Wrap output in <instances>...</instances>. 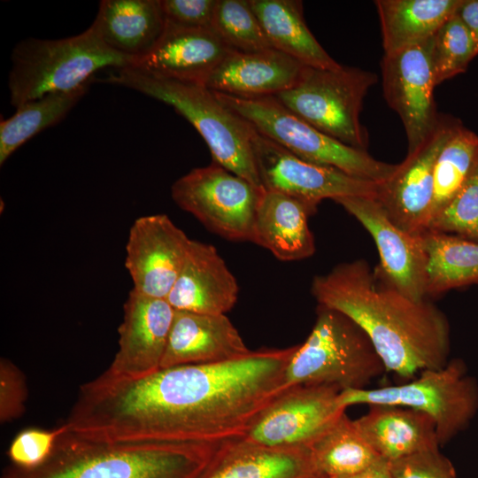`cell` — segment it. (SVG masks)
<instances>
[{
    "instance_id": "cell-32",
    "label": "cell",
    "mask_w": 478,
    "mask_h": 478,
    "mask_svg": "<svg viewBox=\"0 0 478 478\" xmlns=\"http://www.w3.org/2000/svg\"><path fill=\"white\" fill-rule=\"evenodd\" d=\"M212 29L235 51L273 49L249 0H218Z\"/></svg>"
},
{
    "instance_id": "cell-4",
    "label": "cell",
    "mask_w": 478,
    "mask_h": 478,
    "mask_svg": "<svg viewBox=\"0 0 478 478\" xmlns=\"http://www.w3.org/2000/svg\"><path fill=\"white\" fill-rule=\"evenodd\" d=\"M105 81L172 106L203 137L212 162L263 188L253 152L255 128L223 105L207 87L156 77L132 66L118 70Z\"/></svg>"
},
{
    "instance_id": "cell-6",
    "label": "cell",
    "mask_w": 478,
    "mask_h": 478,
    "mask_svg": "<svg viewBox=\"0 0 478 478\" xmlns=\"http://www.w3.org/2000/svg\"><path fill=\"white\" fill-rule=\"evenodd\" d=\"M314 326L296 346L285 373L286 387L329 385L363 389L386 372L366 334L339 311L318 305Z\"/></svg>"
},
{
    "instance_id": "cell-24",
    "label": "cell",
    "mask_w": 478,
    "mask_h": 478,
    "mask_svg": "<svg viewBox=\"0 0 478 478\" xmlns=\"http://www.w3.org/2000/svg\"><path fill=\"white\" fill-rule=\"evenodd\" d=\"M369 406L366 414L353 421L382 459L391 462L423 451L439 449L435 422L427 414L403 406Z\"/></svg>"
},
{
    "instance_id": "cell-21",
    "label": "cell",
    "mask_w": 478,
    "mask_h": 478,
    "mask_svg": "<svg viewBox=\"0 0 478 478\" xmlns=\"http://www.w3.org/2000/svg\"><path fill=\"white\" fill-rule=\"evenodd\" d=\"M199 478H328L310 446L278 448L243 437L221 442Z\"/></svg>"
},
{
    "instance_id": "cell-17",
    "label": "cell",
    "mask_w": 478,
    "mask_h": 478,
    "mask_svg": "<svg viewBox=\"0 0 478 478\" xmlns=\"http://www.w3.org/2000/svg\"><path fill=\"white\" fill-rule=\"evenodd\" d=\"M174 312L166 299L144 296L132 289L123 305L118 351L104 373L134 380L159 370Z\"/></svg>"
},
{
    "instance_id": "cell-38",
    "label": "cell",
    "mask_w": 478,
    "mask_h": 478,
    "mask_svg": "<svg viewBox=\"0 0 478 478\" xmlns=\"http://www.w3.org/2000/svg\"><path fill=\"white\" fill-rule=\"evenodd\" d=\"M167 23L191 28H211L218 0H158Z\"/></svg>"
},
{
    "instance_id": "cell-22",
    "label": "cell",
    "mask_w": 478,
    "mask_h": 478,
    "mask_svg": "<svg viewBox=\"0 0 478 478\" xmlns=\"http://www.w3.org/2000/svg\"><path fill=\"white\" fill-rule=\"evenodd\" d=\"M304 68L301 63L274 49L234 50L216 66L205 87L243 98L276 96L296 85Z\"/></svg>"
},
{
    "instance_id": "cell-16",
    "label": "cell",
    "mask_w": 478,
    "mask_h": 478,
    "mask_svg": "<svg viewBox=\"0 0 478 478\" xmlns=\"http://www.w3.org/2000/svg\"><path fill=\"white\" fill-rule=\"evenodd\" d=\"M190 240L166 214L137 218L126 244L125 266L133 281V289L166 299Z\"/></svg>"
},
{
    "instance_id": "cell-13",
    "label": "cell",
    "mask_w": 478,
    "mask_h": 478,
    "mask_svg": "<svg viewBox=\"0 0 478 478\" xmlns=\"http://www.w3.org/2000/svg\"><path fill=\"white\" fill-rule=\"evenodd\" d=\"M433 37L381 61L382 90L388 105L405 127L408 151L414 150L436 128L440 115L434 99Z\"/></svg>"
},
{
    "instance_id": "cell-36",
    "label": "cell",
    "mask_w": 478,
    "mask_h": 478,
    "mask_svg": "<svg viewBox=\"0 0 478 478\" xmlns=\"http://www.w3.org/2000/svg\"><path fill=\"white\" fill-rule=\"evenodd\" d=\"M389 466L393 478H456L452 464L439 449L414 453Z\"/></svg>"
},
{
    "instance_id": "cell-30",
    "label": "cell",
    "mask_w": 478,
    "mask_h": 478,
    "mask_svg": "<svg viewBox=\"0 0 478 478\" xmlns=\"http://www.w3.org/2000/svg\"><path fill=\"white\" fill-rule=\"evenodd\" d=\"M87 83L74 90L45 95L16 108L0 122V165L22 144L42 130L56 125L72 110L89 89Z\"/></svg>"
},
{
    "instance_id": "cell-15",
    "label": "cell",
    "mask_w": 478,
    "mask_h": 478,
    "mask_svg": "<svg viewBox=\"0 0 478 478\" xmlns=\"http://www.w3.org/2000/svg\"><path fill=\"white\" fill-rule=\"evenodd\" d=\"M371 235L380 256L379 268L402 294L427 300V257L422 237L396 225L375 197H343L334 199Z\"/></svg>"
},
{
    "instance_id": "cell-26",
    "label": "cell",
    "mask_w": 478,
    "mask_h": 478,
    "mask_svg": "<svg viewBox=\"0 0 478 478\" xmlns=\"http://www.w3.org/2000/svg\"><path fill=\"white\" fill-rule=\"evenodd\" d=\"M249 1L273 49L305 66L331 70L342 66L307 27L301 1Z\"/></svg>"
},
{
    "instance_id": "cell-14",
    "label": "cell",
    "mask_w": 478,
    "mask_h": 478,
    "mask_svg": "<svg viewBox=\"0 0 478 478\" xmlns=\"http://www.w3.org/2000/svg\"><path fill=\"white\" fill-rule=\"evenodd\" d=\"M459 121L440 115L433 132L405 158L393 173L378 184L376 199L389 218L402 229L420 235L427 231L433 197L436 158Z\"/></svg>"
},
{
    "instance_id": "cell-40",
    "label": "cell",
    "mask_w": 478,
    "mask_h": 478,
    "mask_svg": "<svg viewBox=\"0 0 478 478\" xmlns=\"http://www.w3.org/2000/svg\"><path fill=\"white\" fill-rule=\"evenodd\" d=\"M340 478H393L389 470V462L383 459H379L367 468Z\"/></svg>"
},
{
    "instance_id": "cell-39",
    "label": "cell",
    "mask_w": 478,
    "mask_h": 478,
    "mask_svg": "<svg viewBox=\"0 0 478 478\" xmlns=\"http://www.w3.org/2000/svg\"><path fill=\"white\" fill-rule=\"evenodd\" d=\"M457 14L470 31L478 47V0H463Z\"/></svg>"
},
{
    "instance_id": "cell-11",
    "label": "cell",
    "mask_w": 478,
    "mask_h": 478,
    "mask_svg": "<svg viewBox=\"0 0 478 478\" xmlns=\"http://www.w3.org/2000/svg\"><path fill=\"white\" fill-rule=\"evenodd\" d=\"M341 390L329 385L285 389L255 419L244 439L265 446H310L346 410Z\"/></svg>"
},
{
    "instance_id": "cell-9",
    "label": "cell",
    "mask_w": 478,
    "mask_h": 478,
    "mask_svg": "<svg viewBox=\"0 0 478 478\" xmlns=\"http://www.w3.org/2000/svg\"><path fill=\"white\" fill-rule=\"evenodd\" d=\"M375 73L358 67L318 69L305 66L292 88L274 96L291 112L326 135L366 150L368 135L359 116Z\"/></svg>"
},
{
    "instance_id": "cell-18",
    "label": "cell",
    "mask_w": 478,
    "mask_h": 478,
    "mask_svg": "<svg viewBox=\"0 0 478 478\" xmlns=\"http://www.w3.org/2000/svg\"><path fill=\"white\" fill-rule=\"evenodd\" d=\"M230 49L211 28H191L166 22L151 50L132 67L145 73L205 86Z\"/></svg>"
},
{
    "instance_id": "cell-33",
    "label": "cell",
    "mask_w": 478,
    "mask_h": 478,
    "mask_svg": "<svg viewBox=\"0 0 478 478\" xmlns=\"http://www.w3.org/2000/svg\"><path fill=\"white\" fill-rule=\"evenodd\" d=\"M477 54L478 47L456 12L433 36L436 84L465 72Z\"/></svg>"
},
{
    "instance_id": "cell-1",
    "label": "cell",
    "mask_w": 478,
    "mask_h": 478,
    "mask_svg": "<svg viewBox=\"0 0 478 478\" xmlns=\"http://www.w3.org/2000/svg\"><path fill=\"white\" fill-rule=\"evenodd\" d=\"M296 346L231 361L160 368L139 379L104 373L82 384L66 424L91 437L216 443L243 437L286 387Z\"/></svg>"
},
{
    "instance_id": "cell-10",
    "label": "cell",
    "mask_w": 478,
    "mask_h": 478,
    "mask_svg": "<svg viewBox=\"0 0 478 478\" xmlns=\"http://www.w3.org/2000/svg\"><path fill=\"white\" fill-rule=\"evenodd\" d=\"M264 188H258L223 166L212 164L192 169L171 188L174 203L224 239L251 242L257 209Z\"/></svg>"
},
{
    "instance_id": "cell-25",
    "label": "cell",
    "mask_w": 478,
    "mask_h": 478,
    "mask_svg": "<svg viewBox=\"0 0 478 478\" xmlns=\"http://www.w3.org/2000/svg\"><path fill=\"white\" fill-rule=\"evenodd\" d=\"M91 27L110 49L135 64L157 43L166 20L158 0H104Z\"/></svg>"
},
{
    "instance_id": "cell-7",
    "label": "cell",
    "mask_w": 478,
    "mask_h": 478,
    "mask_svg": "<svg viewBox=\"0 0 478 478\" xmlns=\"http://www.w3.org/2000/svg\"><path fill=\"white\" fill-rule=\"evenodd\" d=\"M218 100L249 122L259 134L296 156L337 168L351 176L382 183L397 165L374 158L320 131L287 109L274 96L243 98L213 92Z\"/></svg>"
},
{
    "instance_id": "cell-3",
    "label": "cell",
    "mask_w": 478,
    "mask_h": 478,
    "mask_svg": "<svg viewBox=\"0 0 478 478\" xmlns=\"http://www.w3.org/2000/svg\"><path fill=\"white\" fill-rule=\"evenodd\" d=\"M220 443L113 441L66 425L42 464L12 465L2 478H199Z\"/></svg>"
},
{
    "instance_id": "cell-37",
    "label": "cell",
    "mask_w": 478,
    "mask_h": 478,
    "mask_svg": "<svg viewBox=\"0 0 478 478\" xmlns=\"http://www.w3.org/2000/svg\"><path fill=\"white\" fill-rule=\"evenodd\" d=\"M27 387L24 374L10 359L0 360V421L4 424L25 412Z\"/></svg>"
},
{
    "instance_id": "cell-29",
    "label": "cell",
    "mask_w": 478,
    "mask_h": 478,
    "mask_svg": "<svg viewBox=\"0 0 478 478\" xmlns=\"http://www.w3.org/2000/svg\"><path fill=\"white\" fill-rule=\"evenodd\" d=\"M310 449L318 471L328 478L357 474L382 459L345 412L310 445Z\"/></svg>"
},
{
    "instance_id": "cell-35",
    "label": "cell",
    "mask_w": 478,
    "mask_h": 478,
    "mask_svg": "<svg viewBox=\"0 0 478 478\" xmlns=\"http://www.w3.org/2000/svg\"><path fill=\"white\" fill-rule=\"evenodd\" d=\"M66 425L53 429L28 428L19 432L11 442L7 455L12 465L32 468L42 464L50 454Z\"/></svg>"
},
{
    "instance_id": "cell-2",
    "label": "cell",
    "mask_w": 478,
    "mask_h": 478,
    "mask_svg": "<svg viewBox=\"0 0 478 478\" xmlns=\"http://www.w3.org/2000/svg\"><path fill=\"white\" fill-rule=\"evenodd\" d=\"M311 291L318 305L341 312L370 339L386 372L402 379L448 363L450 326L429 301L402 294L378 266L365 259L341 263L316 275Z\"/></svg>"
},
{
    "instance_id": "cell-5",
    "label": "cell",
    "mask_w": 478,
    "mask_h": 478,
    "mask_svg": "<svg viewBox=\"0 0 478 478\" xmlns=\"http://www.w3.org/2000/svg\"><path fill=\"white\" fill-rule=\"evenodd\" d=\"M11 61L8 88L16 108L50 93L74 90L101 69L135 65L133 58L110 49L91 26L71 37L22 40L13 48Z\"/></svg>"
},
{
    "instance_id": "cell-34",
    "label": "cell",
    "mask_w": 478,
    "mask_h": 478,
    "mask_svg": "<svg viewBox=\"0 0 478 478\" xmlns=\"http://www.w3.org/2000/svg\"><path fill=\"white\" fill-rule=\"evenodd\" d=\"M427 231L455 235L478 243V161L463 188L432 219Z\"/></svg>"
},
{
    "instance_id": "cell-28",
    "label": "cell",
    "mask_w": 478,
    "mask_h": 478,
    "mask_svg": "<svg viewBox=\"0 0 478 478\" xmlns=\"http://www.w3.org/2000/svg\"><path fill=\"white\" fill-rule=\"evenodd\" d=\"M426 293L435 297L478 283V243L455 235L426 231Z\"/></svg>"
},
{
    "instance_id": "cell-27",
    "label": "cell",
    "mask_w": 478,
    "mask_h": 478,
    "mask_svg": "<svg viewBox=\"0 0 478 478\" xmlns=\"http://www.w3.org/2000/svg\"><path fill=\"white\" fill-rule=\"evenodd\" d=\"M463 0H376L384 54L421 43L435 35Z\"/></svg>"
},
{
    "instance_id": "cell-8",
    "label": "cell",
    "mask_w": 478,
    "mask_h": 478,
    "mask_svg": "<svg viewBox=\"0 0 478 478\" xmlns=\"http://www.w3.org/2000/svg\"><path fill=\"white\" fill-rule=\"evenodd\" d=\"M340 403L382 405L411 408L430 417L436 425L440 445L463 431L478 411V382L467 374L461 359L442 368L421 371L409 382L377 389H345Z\"/></svg>"
},
{
    "instance_id": "cell-12",
    "label": "cell",
    "mask_w": 478,
    "mask_h": 478,
    "mask_svg": "<svg viewBox=\"0 0 478 478\" xmlns=\"http://www.w3.org/2000/svg\"><path fill=\"white\" fill-rule=\"evenodd\" d=\"M253 152L265 189L286 193L315 207L326 198L377 197L379 183L306 161L257 130L253 137Z\"/></svg>"
},
{
    "instance_id": "cell-31",
    "label": "cell",
    "mask_w": 478,
    "mask_h": 478,
    "mask_svg": "<svg viewBox=\"0 0 478 478\" xmlns=\"http://www.w3.org/2000/svg\"><path fill=\"white\" fill-rule=\"evenodd\" d=\"M477 161L478 135L460 124L442 148L435 163L428 224L458 195Z\"/></svg>"
},
{
    "instance_id": "cell-23",
    "label": "cell",
    "mask_w": 478,
    "mask_h": 478,
    "mask_svg": "<svg viewBox=\"0 0 478 478\" xmlns=\"http://www.w3.org/2000/svg\"><path fill=\"white\" fill-rule=\"evenodd\" d=\"M317 208L286 193L265 189L257 209L251 242L281 261L311 257L315 243L308 219Z\"/></svg>"
},
{
    "instance_id": "cell-20",
    "label": "cell",
    "mask_w": 478,
    "mask_h": 478,
    "mask_svg": "<svg viewBox=\"0 0 478 478\" xmlns=\"http://www.w3.org/2000/svg\"><path fill=\"white\" fill-rule=\"evenodd\" d=\"M251 351L226 314L175 311L161 368L227 362Z\"/></svg>"
},
{
    "instance_id": "cell-19",
    "label": "cell",
    "mask_w": 478,
    "mask_h": 478,
    "mask_svg": "<svg viewBox=\"0 0 478 478\" xmlns=\"http://www.w3.org/2000/svg\"><path fill=\"white\" fill-rule=\"evenodd\" d=\"M238 293L237 281L217 249L190 240L166 300L175 311L217 315L234 307Z\"/></svg>"
}]
</instances>
